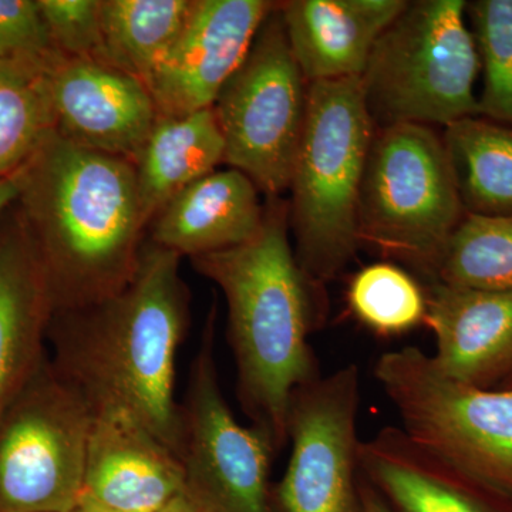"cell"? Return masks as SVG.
<instances>
[{"instance_id":"obj_29","label":"cell","mask_w":512,"mask_h":512,"mask_svg":"<svg viewBox=\"0 0 512 512\" xmlns=\"http://www.w3.org/2000/svg\"><path fill=\"white\" fill-rule=\"evenodd\" d=\"M360 493H362L363 510L365 512H392L375 488L367 484L363 478L362 484H360Z\"/></svg>"},{"instance_id":"obj_11","label":"cell","mask_w":512,"mask_h":512,"mask_svg":"<svg viewBox=\"0 0 512 512\" xmlns=\"http://www.w3.org/2000/svg\"><path fill=\"white\" fill-rule=\"evenodd\" d=\"M355 363L299 387L289 409L291 457L278 487L285 512H365L360 493Z\"/></svg>"},{"instance_id":"obj_34","label":"cell","mask_w":512,"mask_h":512,"mask_svg":"<svg viewBox=\"0 0 512 512\" xmlns=\"http://www.w3.org/2000/svg\"><path fill=\"white\" fill-rule=\"evenodd\" d=\"M200 507H201V505H200ZM201 511L202 512H217V511H214V510H210V508H202V507H201Z\"/></svg>"},{"instance_id":"obj_2","label":"cell","mask_w":512,"mask_h":512,"mask_svg":"<svg viewBox=\"0 0 512 512\" xmlns=\"http://www.w3.org/2000/svg\"><path fill=\"white\" fill-rule=\"evenodd\" d=\"M289 231L288 201L269 197L255 237L190 259L227 301L238 400L276 453L289 443L293 393L322 376L309 338L325 318L323 288L296 261Z\"/></svg>"},{"instance_id":"obj_22","label":"cell","mask_w":512,"mask_h":512,"mask_svg":"<svg viewBox=\"0 0 512 512\" xmlns=\"http://www.w3.org/2000/svg\"><path fill=\"white\" fill-rule=\"evenodd\" d=\"M194 0H101L103 63L147 82L180 36Z\"/></svg>"},{"instance_id":"obj_16","label":"cell","mask_w":512,"mask_h":512,"mask_svg":"<svg viewBox=\"0 0 512 512\" xmlns=\"http://www.w3.org/2000/svg\"><path fill=\"white\" fill-rule=\"evenodd\" d=\"M84 491L117 512H158L187 493L180 458L126 416L94 414Z\"/></svg>"},{"instance_id":"obj_1","label":"cell","mask_w":512,"mask_h":512,"mask_svg":"<svg viewBox=\"0 0 512 512\" xmlns=\"http://www.w3.org/2000/svg\"><path fill=\"white\" fill-rule=\"evenodd\" d=\"M181 256L146 239L136 274L121 291L83 308L56 311L52 360L93 414L126 416L177 456L175 360L190 326Z\"/></svg>"},{"instance_id":"obj_14","label":"cell","mask_w":512,"mask_h":512,"mask_svg":"<svg viewBox=\"0 0 512 512\" xmlns=\"http://www.w3.org/2000/svg\"><path fill=\"white\" fill-rule=\"evenodd\" d=\"M424 325L436 336L437 370L454 382L500 389L512 376V292L431 282Z\"/></svg>"},{"instance_id":"obj_18","label":"cell","mask_w":512,"mask_h":512,"mask_svg":"<svg viewBox=\"0 0 512 512\" xmlns=\"http://www.w3.org/2000/svg\"><path fill=\"white\" fill-rule=\"evenodd\" d=\"M53 313L45 271L16 214L0 231V416L45 362Z\"/></svg>"},{"instance_id":"obj_31","label":"cell","mask_w":512,"mask_h":512,"mask_svg":"<svg viewBox=\"0 0 512 512\" xmlns=\"http://www.w3.org/2000/svg\"><path fill=\"white\" fill-rule=\"evenodd\" d=\"M158 512H202L200 504L187 493L178 495L167 507Z\"/></svg>"},{"instance_id":"obj_5","label":"cell","mask_w":512,"mask_h":512,"mask_svg":"<svg viewBox=\"0 0 512 512\" xmlns=\"http://www.w3.org/2000/svg\"><path fill=\"white\" fill-rule=\"evenodd\" d=\"M466 15L463 0H417L384 30L360 77L376 128L480 117V59Z\"/></svg>"},{"instance_id":"obj_24","label":"cell","mask_w":512,"mask_h":512,"mask_svg":"<svg viewBox=\"0 0 512 512\" xmlns=\"http://www.w3.org/2000/svg\"><path fill=\"white\" fill-rule=\"evenodd\" d=\"M434 282L512 292V215H464L448 239Z\"/></svg>"},{"instance_id":"obj_25","label":"cell","mask_w":512,"mask_h":512,"mask_svg":"<svg viewBox=\"0 0 512 512\" xmlns=\"http://www.w3.org/2000/svg\"><path fill=\"white\" fill-rule=\"evenodd\" d=\"M350 312L377 336L390 338L424 323L426 291L409 272L393 262L360 269L348 288Z\"/></svg>"},{"instance_id":"obj_8","label":"cell","mask_w":512,"mask_h":512,"mask_svg":"<svg viewBox=\"0 0 512 512\" xmlns=\"http://www.w3.org/2000/svg\"><path fill=\"white\" fill-rule=\"evenodd\" d=\"M94 414L45 359L0 416V512H72Z\"/></svg>"},{"instance_id":"obj_15","label":"cell","mask_w":512,"mask_h":512,"mask_svg":"<svg viewBox=\"0 0 512 512\" xmlns=\"http://www.w3.org/2000/svg\"><path fill=\"white\" fill-rule=\"evenodd\" d=\"M360 476L402 512H512V500L386 426L359 443Z\"/></svg>"},{"instance_id":"obj_17","label":"cell","mask_w":512,"mask_h":512,"mask_svg":"<svg viewBox=\"0 0 512 512\" xmlns=\"http://www.w3.org/2000/svg\"><path fill=\"white\" fill-rule=\"evenodd\" d=\"M406 0H289L279 3L286 37L306 82L362 77L373 47Z\"/></svg>"},{"instance_id":"obj_26","label":"cell","mask_w":512,"mask_h":512,"mask_svg":"<svg viewBox=\"0 0 512 512\" xmlns=\"http://www.w3.org/2000/svg\"><path fill=\"white\" fill-rule=\"evenodd\" d=\"M467 12L484 74L480 117L512 124V0H478Z\"/></svg>"},{"instance_id":"obj_23","label":"cell","mask_w":512,"mask_h":512,"mask_svg":"<svg viewBox=\"0 0 512 512\" xmlns=\"http://www.w3.org/2000/svg\"><path fill=\"white\" fill-rule=\"evenodd\" d=\"M46 64L0 60V178L18 174L55 131Z\"/></svg>"},{"instance_id":"obj_32","label":"cell","mask_w":512,"mask_h":512,"mask_svg":"<svg viewBox=\"0 0 512 512\" xmlns=\"http://www.w3.org/2000/svg\"><path fill=\"white\" fill-rule=\"evenodd\" d=\"M72 512H117L106 507V505L99 503L92 495L84 491L80 497L79 503L76 504Z\"/></svg>"},{"instance_id":"obj_13","label":"cell","mask_w":512,"mask_h":512,"mask_svg":"<svg viewBox=\"0 0 512 512\" xmlns=\"http://www.w3.org/2000/svg\"><path fill=\"white\" fill-rule=\"evenodd\" d=\"M45 80L57 136L136 160L160 117L143 80L100 60L60 53L47 62Z\"/></svg>"},{"instance_id":"obj_4","label":"cell","mask_w":512,"mask_h":512,"mask_svg":"<svg viewBox=\"0 0 512 512\" xmlns=\"http://www.w3.org/2000/svg\"><path fill=\"white\" fill-rule=\"evenodd\" d=\"M375 133L360 77L309 83L288 190L289 229L296 261L322 288L359 251L360 190Z\"/></svg>"},{"instance_id":"obj_20","label":"cell","mask_w":512,"mask_h":512,"mask_svg":"<svg viewBox=\"0 0 512 512\" xmlns=\"http://www.w3.org/2000/svg\"><path fill=\"white\" fill-rule=\"evenodd\" d=\"M133 164L148 231L175 195L225 164V140L212 107L187 116L158 117Z\"/></svg>"},{"instance_id":"obj_7","label":"cell","mask_w":512,"mask_h":512,"mask_svg":"<svg viewBox=\"0 0 512 512\" xmlns=\"http://www.w3.org/2000/svg\"><path fill=\"white\" fill-rule=\"evenodd\" d=\"M373 375L410 439L512 500V389L454 382L416 346L383 353Z\"/></svg>"},{"instance_id":"obj_12","label":"cell","mask_w":512,"mask_h":512,"mask_svg":"<svg viewBox=\"0 0 512 512\" xmlns=\"http://www.w3.org/2000/svg\"><path fill=\"white\" fill-rule=\"evenodd\" d=\"M278 5L269 0H194L180 36L146 82L158 116H187L214 106Z\"/></svg>"},{"instance_id":"obj_10","label":"cell","mask_w":512,"mask_h":512,"mask_svg":"<svg viewBox=\"0 0 512 512\" xmlns=\"http://www.w3.org/2000/svg\"><path fill=\"white\" fill-rule=\"evenodd\" d=\"M217 306H212L178 407L177 457L187 494L217 512H271L268 478L276 453L271 437L245 427L222 394L215 357Z\"/></svg>"},{"instance_id":"obj_19","label":"cell","mask_w":512,"mask_h":512,"mask_svg":"<svg viewBox=\"0 0 512 512\" xmlns=\"http://www.w3.org/2000/svg\"><path fill=\"white\" fill-rule=\"evenodd\" d=\"M259 192L241 171L215 170L175 195L151 222L147 238L190 259L238 247L264 221Z\"/></svg>"},{"instance_id":"obj_30","label":"cell","mask_w":512,"mask_h":512,"mask_svg":"<svg viewBox=\"0 0 512 512\" xmlns=\"http://www.w3.org/2000/svg\"><path fill=\"white\" fill-rule=\"evenodd\" d=\"M19 185L16 174L8 178H0V215L8 210L10 204L18 198Z\"/></svg>"},{"instance_id":"obj_21","label":"cell","mask_w":512,"mask_h":512,"mask_svg":"<svg viewBox=\"0 0 512 512\" xmlns=\"http://www.w3.org/2000/svg\"><path fill=\"white\" fill-rule=\"evenodd\" d=\"M441 138L466 214L512 215V128L467 117Z\"/></svg>"},{"instance_id":"obj_27","label":"cell","mask_w":512,"mask_h":512,"mask_svg":"<svg viewBox=\"0 0 512 512\" xmlns=\"http://www.w3.org/2000/svg\"><path fill=\"white\" fill-rule=\"evenodd\" d=\"M60 55L103 62L101 0H37Z\"/></svg>"},{"instance_id":"obj_6","label":"cell","mask_w":512,"mask_h":512,"mask_svg":"<svg viewBox=\"0 0 512 512\" xmlns=\"http://www.w3.org/2000/svg\"><path fill=\"white\" fill-rule=\"evenodd\" d=\"M466 211L443 138L421 124L376 128L359 201V244L436 281Z\"/></svg>"},{"instance_id":"obj_33","label":"cell","mask_w":512,"mask_h":512,"mask_svg":"<svg viewBox=\"0 0 512 512\" xmlns=\"http://www.w3.org/2000/svg\"><path fill=\"white\" fill-rule=\"evenodd\" d=\"M500 389H512V376L500 387Z\"/></svg>"},{"instance_id":"obj_9","label":"cell","mask_w":512,"mask_h":512,"mask_svg":"<svg viewBox=\"0 0 512 512\" xmlns=\"http://www.w3.org/2000/svg\"><path fill=\"white\" fill-rule=\"evenodd\" d=\"M308 92L278 5L212 106L225 140V164L251 178L268 198L291 185Z\"/></svg>"},{"instance_id":"obj_28","label":"cell","mask_w":512,"mask_h":512,"mask_svg":"<svg viewBox=\"0 0 512 512\" xmlns=\"http://www.w3.org/2000/svg\"><path fill=\"white\" fill-rule=\"evenodd\" d=\"M56 53L37 0H0V60L45 64Z\"/></svg>"},{"instance_id":"obj_3","label":"cell","mask_w":512,"mask_h":512,"mask_svg":"<svg viewBox=\"0 0 512 512\" xmlns=\"http://www.w3.org/2000/svg\"><path fill=\"white\" fill-rule=\"evenodd\" d=\"M16 178L18 215L55 312L92 305L130 282L147 239L133 161L52 131Z\"/></svg>"}]
</instances>
